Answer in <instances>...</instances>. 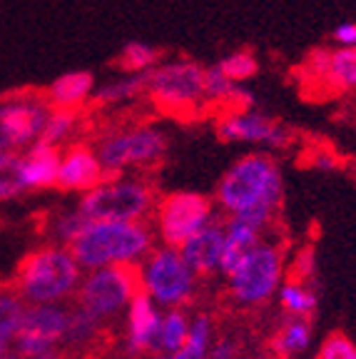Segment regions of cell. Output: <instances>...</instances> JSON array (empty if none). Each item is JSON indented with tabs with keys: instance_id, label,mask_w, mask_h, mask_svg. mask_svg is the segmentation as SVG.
I'll use <instances>...</instances> for the list:
<instances>
[{
	"instance_id": "52a82bcc",
	"label": "cell",
	"mask_w": 356,
	"mask_h": 359,
	"mask_svg": "<svg viewBox=\"0 0 356 359\" xmlns=\"http://www.w3.org/2000/svg\"><path fill=\"white\" fill-rule=\"evenodd\" d=\"M139 267V287L160 309L187 307L197 294L200 277L189 269L177 247H152Z\"/></svg>"
},
{
	"instance_id": "836d02e7",
	"label": "cell",
	"mask_w": 356,
	"mask_h": 359,
	"mask_svg": "<svg viewBox=\"0 0 356 359\" xmlns=\"http://www.w3.org/2000/svg\"><path fill=\"white\" fill-rule=\"evenodd\" d=\"M314 359H356V344L351 342L344 332H331L319 344V352Z\"/></svg>"
},
{
	"instance_id": "484cf974",
	"label": "cell",
	"mask_w": 356,
	"mask_h": 359,
	"mask_svg": "<svg viewBox=\"0 0 356 359\" xmlns=\"http://www.w3.org/2000/svg\"><path fill=\"white\" fill-rule=\"evenodd\" d=\"M102 325L105 322L93 317L88 309L78 307V304L70 307V327H67L65 347L73 349V352H83V349L97 344L102 337Z\"/></svg>"
},
{
	"instance_id": "ffe728a7",
	"label": "cell",
	"mask_w": 356,
	"mask_h": 359,
	"mask_svg": "<svg viewBox=\"0 0 356 359\" xmlns=\"http://www.w3.org/2000/svg\"><path fill=\"white\" fill-rule=\"evenodd\" d=\"M314 73L341 93L356 90V48L322 50L312 57Z\"/></svg>"
},
{
	"instance_id": "8fae6325",
	"label": "cell",
	"mask_w": 356,
	"mask_h": 359,
	"mask_svg": "<svg viewBox=\"0 0 356 359\" xmlns=\"http://www.w3.org/2000/svg\"><path fill=\"white\" fill-rule=\"evenodd\" d=\"M70 307L65 302L28 304L20 332L13 344V354L20 359H43L65 347Z\"/></svg>"
},
{
	"instance_id": "3957f363",
	"label": "cell",
	"mask_w": 356,
	"mask_h": 359,
	"mask_svg": "<svg viewBox=\"0 0 356 359\" xmlns=\"http://www.w3.org/2000/svg\"><path fill=\"white\" fill-rule=\"evenodd\" d=\"M80 282L83 267L73 257L70 247L55 242L40 245L25 255L13 277V285L28 304L67 302L78 294Z\"/></svg>"
},
{
	"instance_id": "d6986e66",
	"label": "cell",
	"mask_w": 356,
	"mask_h": 359,
	"mask_svg": "<svg viewBox=\"0 0 356 359\" xmlns=\"http://www.w3.org/2000/svg\"><path fill=\"white\" fill-rule=\"evenodd\" d=\"M95 88H97V83H95V75L90 70H70V73H62L60 78L53 80L43 95L50 102V107L80 110L85 102L93 100Z\"/></svg>"
},
{
	"instance_id": "e575fe53",
	"label": "cell",
	"mask_w": 356,
	"mask_h": 359,
	"mask_svg": "<svg viewBox=\"0 0 356 359\" xmlns=\"http://www.w3.org/2000/svg\"><path fill=\"white\" fill-rule=\"evenodd\" d=\"M245 357V344L240 337L234 334H219L214 337L210 349V359H242Z\"/></svg>"
},
{
	"instance_id": "f35d334b",
	"label": "cell",
	"mask_w": 356,
	"mask_h": 359,
	"mask_svg": "<svg viewBox=\"0 0 356 359\" xmlns=\"http://www.w3.org/2000/svg\"><path fill=\"white\" fill-rule=\"evenodd\" d=\"M11 359H20V357H15V354H13V357H11Z\"/></svg>"
},
{
	"instance_id": "f1b7e54d",
	"label": "cell",
	"mask_w": 356,
	"mask_h": 359,
	"mask_svg": "<svg viewBox=\"0 0 356 359\" xmlns=\"http://www.w3.org/2000/svg\"><path fill=\"white\" fill-rule=\"evenodd\" d=\"M78 128H80V110H62V107H53L38 142H45V145L60 147L62 150L65 145L75 142L73 137H75V133H78Z\"/></svg>"
},
{
	"instance_id": "30bf717a",
	"label": "cell",
	"mask_w": 356,
	"mask_h": 359,
	"mask_svg": "<svg viewBox=\"0 0 356 359\" xmlns=\"http://www.w3.org/2000/svg\"><path fill=\"white\" fill-rule=\"evenodd\" d=\"M214 212H217L214 197L189 190L170 192L157 200V208L152 212V230L162 245L179 247L202 227H207L214 219Z\"/></svg>"
},
{
	"instance_id": "8d00e7d4",
	"label": "cell",
	"mask_w": 356,
	"mask_h": 359,
	"mask_svg": "<svg viewBox=\"0 0 356 359\" xmlns=\"http://www.w3.org/2000/svg\"><path fill=\"white\" fill-rule=\"evenodd\" d=\"M314 168H319V170H336L339 168V157L336 155H314Z\"/></svg>"
},
{
	"instance_id": "8992f818",
	"label": "cell",
	"mask_w": 356,
	"mask_h": 359,
	"mask_svg": "<svg viewBox=\"0 0 356 359\" xmlns=\"http://www.w3.org/2000/svg\"><path fill=\"white\" fill-rule=\"evenodd\" d=\"M145 97L172 118L195 115L207 102L205 65L189 57L160 60L150 73H145Z\"/></svg>"
},
{
	"instance_id": "5bb4252c",
	"label": "cell",
	"mask_w": 356,
	"mask_h": 359,
	"mask_svg": "<svg viewBox=\"0 0 356 359\" xmlns=\"http://www.w3.org/2000/svg\"><path fill=\"white\" fill-rule=\"evenodd\" d=\"M107 172L102 170L97 152L85 142H70L60 150V170H57V190L70 195H85L97 187Z\"/></svg>"
},
{
	"instance_id": "1f68e13d",
	"label": "cell",
	"mask_w": 356,
	"mask_h": 359,
	"mask_svg": "<svg viewBox=\"0 0 356 359\" xmlns=\"http://www.w3.org/2000/svg\"><path fill=\"white\" fill-rule=\"evenodd\" d=\"M85 224H88V217H85L78 210V205H75V208L60 210V212L53 215L50 222H48V235H50V242H55V245L70 247Z\"/></svg>"
},
{
	"instance_id": "9a60e30c",
	"label": "cell",
	"mask_w": 356,
	"mask_h": 359,
	"mask_svg": "<svg viewBox=\"0 0 356 359\" xmlns=\"http://www.w3.org/2000/svg\"><path fill=\"white\" fill-rule=\"evenodd\" d=\"M162 312L165 309L157 307L145 292H139L130 302L128 312H125V352L130 357L157 354Z\"/></svg>"
},
{
	"instance_id": "cb8c5ba5",
	"label": "cell",
	"mask_w": 356,
	"mask_h": 359,
	"mask_svg": "<svg viewBox=\"0 0 356 359\" xmlns=\"http://www.w3.org/2000/svg\"><path fill=\"white\" fill-rule=\"evenodd\" d=\"M139 97H145V75H125L120 80L97 85L90 102L97 107H123Z\"/></svg>"
},
{
	"instance_id": "44dd1931",
	"label": "cell",
	"mask_w": 356,
	"mask_h": 359,
	"mask_svg": "<svg viewBox=\"0 0 356 359\" xmlns=\"http://www.w3.org/2000/svg\"><path fill=\"white\" fill-rule=\"evenodd\" d=\"M205 97L212 105H219L222 112H240L254 107V97L242 83H234L219 70V65L205 67Z\"/></svg>"
},
{
	"instance_id": "277c9868",
	"label": "cell",
	"mask_w": 356,
	"mask_h": 359,
	"mask_svg": "<svg viewBox=\"0 0 356 359\" xmlns=\"http://www.w3.org/2000/svg\"><path fill=\"white\" fill-rule=\"evenodd\" d=\"M93 147L107 175H132L160 168L167 157L170 137L155 123H128L105 130Z\"/></svg>"
},
{
	"instance_id": "83f0119b",
	"label": "cell",
	"mask_w": 356,
	"mask_h": 359,
	"mask_svg": "<svg viewBox=\"0 0 356 359\" xmlns=\"http://www.w3.org/2000/svg\"><path fill=\"white\" fill-rule=\"evenodd\" d=\"M189 325H192V317H189V312L184 307L165 309L162 312L157 354H177L189 334Z\"/></svg>"
},
{
	"instance_id": "d4e9b609",
	"label": "cell",
	"mask_w": 356,
	"mask_h": 359,
	"mask_svg": "<svg viewBox=\"0 0 356 359\" xmlns=\"http://www.w3.org/2000/svg\"><path fill=\"white\" fill-rule=\"evenodd\" d=\"M279 304L289 317H312L314 309L319 304V294L312 285L306 280H299V277H289L279 285Z\"/></svg>"
},
{
	"instance_id": "2e32d148",
	"label": "cell",
	"mask_w": 356,
	"mask_h": 359,
	"mask_svg": "<svg viewBox=\"0 0 356 359\" xmlns=\"http://www.w3.org/2000/svg\"><path fill=\"white\" fill-rule=\"evenodd\" d=\"M222 245H224V222L212 219L207 227H202L197 235H192L187 242H182L177 250L197 277H212L219 272Z\"/></svg>"
},
{
	"instance_id": "ac0fdd59",
	"label": "cell",
	"mask_w": 356,
	"mask_h": 359,
	"mask_svg": "<svg viewBox=\"0 0 356 359\" xmlns=\"http://www.w3.org/2000/svg\"><path fill=\"white\" fill-rule=\"evenodd\" d=\"M264 232L242 217L224 219V245H222V262H219V275L229 277L234 269L247 259V255L262 242Z\"/></svg>"
},
{
	"instance_id": "603a6c76",
	"label": "cell",
	"mask_w": 356,
	"mask_h": 359,
	"mask_svg": "<svg viewBox=\"0 0 356 359\" xmlns=\"http://www.w3.org/2000/svg\"><path fill=\"white\" fill-rule=\"evenodd\" d=\"M28 302L20 297L13 282L0 285V359L13 357V344L20 332Z\"/></svg>"
},
{
	"instance_id": "7402d4cb",
	"label": "cell",
	"mask_w": 356,
	"mask_h": 359,
	"mask_svg": "<svg viewBox=\"0 0 356 359\" xmlns=\"http://www.w3.org/2000/svg\"><path fill=\"white\" fill-rule=\"evenodd\" d=\"M312 344V322L306 317H284L269 339L272 359H292L306 352Z\"/></svg>"
},
{
	"instance_id": "7a4b0ae2",
	"label": "cell",
	"mask_w": 356,
	"mask_h": 359,
	"mask_svg": "<svg viewBox=\"0 0 356 359\" xmlns=\"http://www.w3.org/2000/svg\"><path fill=\"white\" fill-rule=\"evenodd\" d=\"M155 230L147 222H107L88 219L70 245L83 272L120 264H139L155 247Z\"/></svg>"
},
{
	"instance_id": "d6a6232c",
	"label": "cell",
	"mask_w": 356,
	"mask_h": 359,
	"mask_svg": "<svg viewBox=\"0 0 356 359\" xmlns=\"http://www.w3.org/2000/svg\"><path fill=\"white\" fill-rule=\"evenodd\" d=\"M217 65L229 80H234V83H242V85L259 73V60H256L254 53H249V50L229 53V55H224Z\"/></svg>"
},
{
	"instance_id": "4fadbf2b",
	"label": "cell",
	"mask_w": 356,
	"mask_h": 359,
	"mask_svg": "<svg viewBox=\"0 0 356 359\" xmlns=\"http://www.w3.org/2000/svg\"><path fill=\"white\" fill-rule=\"evenodd\" d=\"M217 135L222 142H242L259 150H284L294 142V133L284 123L269 118L259 110L222 112L217 118Z\"/></svg>"
},
{
	"instance_id": "e0dca14e",
	"label": "cell",
	"mask_w": 356,
	"mask_h": 359,
	"mask_svg": "<svg viewBox=\"0 0 356 359\" xmlns=\"http://www.w3.org/2000/svg\"><path fill=\"white\" fill-rule=\"evenodd\" d=\"M20 165L25 190H53L57 185V170H60V147L33 142L20 152Z\"/></svg>"
},
{
	"instance_id": "74e56055",
	"label": "cell",
	"mask_w": 356,
	"mask_h": 359,
	"mask_svg": "<svg viewBox=\"0 0 356 359\" xmlns=\"http://www.w3.org/2000/svg\"><path fill=\"white\" fill-rule=\"evenodd\" d=\"M150 359H172V354H152Z\"/></svg>"
},
{
	"instance_id": "d590c367",
	"label": "cell",
	"mask_w": 356,
	"mask_h": 359,
	"mask_svg": "<svg viewBox=\"0 0 356 359\" xmlns=\"http://www.w3.org/2000/svg\"><path fill=\"white\" fill-rule=\"evenodd\" d=\"M331 38L339 48H356V22H341L339 28H334Z\"/></svg>"
},
{
	"instance_id": "4316f807",
	"label": "cell",
	"mask_w": 356,
	"mask_h": 359,
	"mask_svg": "<svg viewBox=\"0 0 356 359\" xmlns=\"http://www.w3.org/2000/svg\"><path fill=\"white\" fill-rule=\"evenodd\" d=\"M214 320L207 312H200L192 317L189 334L184 339L182 349L172 354V359H210V349L214 342Z\"/></svg>"
},
{
	"instance_id": "9c48e42d",
	"label": "cell",
	"mask_w": 356,
	"mask_h": 359,
	"mask_svg": "<svg viewBox=\"0 0 356 359\" xmlns=\"http://www.w3.org/2000/svg\"><path fill=\"white\" fill-rule=\"evenodd\" d=\"M139 292H142V287H139L137 264L100 267L83 275L78 294H75V304L88 309L100 322H110L117 314L128 312L130 302Z\"/></svg>"
},
{
	"instance_id": "ba28073f",
	"label": "cell",
	"mask_w": 356,
	"mask_h": 359,
	"mask_svg": "<svg viewBox=\"0 0 356 359\" xmlns=\"http://www.w3.org/2000/svg\"><path fill=\"white\" fill-rule=\"evenodd\" d=\"M284 245L277 240L262 242L247 255V259L227 277V292L242 309L264 307L279 292L284 277Z\"/></svg>"
},
{
	"instance_id": "f546056e",
	"label": "cell",
	"mask_w": 356,
	"mask_h": 359,
	"mask_svg": "<svg viewBox=\"0 0 356 359\" xmlns=\"http://www.w3.org/2000/svg\"><path fill=\"white\" fill-rule=\"evenodd\" d=\"M162 60V53L157 50L155 45L142 43V40H132L120 50L117 65L125 75H145L150 73L152 67Z\"/></svg>"
},
{
	"instance_id": "4dcf8cb0",
	"label": "cell",
	"mask_w": 356,
	"mask_h": 359,
	"mask_svg": "<svg viewBox=\"0 0 356 359\" xmlns=\"http://www.w3.org/2000/svg\"><path fill=\"white\" fill-rule=\"evenodd\" d=\"M25 192L20 152H0V202L18 200Z\"/></svg>"
},
{
	"instance_id": "6da1fadb",
	"label": "cell",
	"mask_w": 356,
	"mask_h": 359,
	"mask_svg": "<svg viewBox=\"0 0 356 359\" xmlns=\"http://www.w3.org/2000/svg\"><path fill=\"white\" fill-rule=\"evenodd\" d=\"M282 168L272 157V152L256 150L240 157L222 175L214 192V205L227 217H242L267 232L282 208Z\"/></svg>"
},
{
	"instance_id": "7c38bea8",
	"label": "cell",
	"mask_w": 356,
	"mask_h": 359,
	"mask_svg": "<svg viewBox=\"0 0 356 359\" xmlns=\"http://www.w3.org/2000/svg\"><path fill=\"white\" fill-rule=\"evenodd\" d=\"M45 95H13L0 100V152H22L40 140L50 115Z\"/></svg>"
},
{
	"instance_id": "5b68a950",
	"label": "cell",
	"mask_w": 356,
	"mask_h": 359,
	"mask_svg": "<svg viewBox=\"0 0 356 359\" xmlns=\"http://www.w3.org/2000/svg\"><path fill=\"white\" fill-rule=\"evenodd\" d=\"M157 190L139 175H107L100 185L80 195L78 210L88 219L147 222L157 208Z\"/></svg>"
}]
</instances>
